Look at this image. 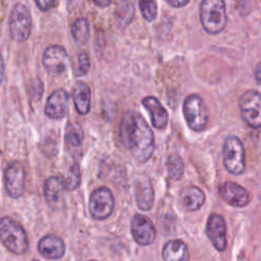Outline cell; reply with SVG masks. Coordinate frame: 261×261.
<instances>
[{
    "mask_svg": "<svg viewBox=\"0 0 261 261\" xmlns=\"http://www.w3.org/2000/svg\"><path fill=\"white\" fill-rule=\"evenodd\" d=\"M143 17L147 21H153L157 16V3L155 0H138Z\"/></svg>",
    "mask_w": 261,
    "mask_h": 261,
    "instance_id": "27",
    "label": "cell"
},
{
    "mask_svg": "<svg viewBox=\"0 0 261 261\" xmlns=\"http://www.w3.org/2000/svg\"><path fill=\"white\" fill-rule=\"evenodd\" d=\"M218 194L224 202L233 207H245L251 201L249 192L244 187L233 181L221 184L218 188Z\"/></svg>",
    "mask_w": 261,
    "mask_h": 261,
    "instance_id": "13",
    "label": "cell"
},
{
    "mask_svg": "<svg viewBox=\"0 0 261 261\" xmlns=\"http://www.w3.org/2000/svg\"><path fill=\"white\" fill-rule=\"evenodd\" d=\"M134 195L137 206L141 210L148 211L152 208L154 203V190L147 176L140 175L135 179Z\"/></svg>",
    "mask_w": 261,
    "mask_h": 261,
    "instance_id": "15",
    "label": "cell"
},
{
    "mask_svg": "<svg viewBox=\"0 0 261 261\" xmlns=\"http://www.w3.org/2000/svg\"><path fill=\"white\" fill-rule=\"evenodd\" d=\"M68 93L63 89L55 90L47 99L45 114L52 119L63 118L68 111Z\"/></svg>",
    "mask_w": 261,
    "mask_h": 261,
    "instance_id": "14",
    "label": "cell"
},
{
    "mask_svg": "<svg viewBox=\"0 0 261 261\" xmlns=\"http://www.w3.org/2000/svg\"><path fill=\"white\" fill-rule=\"evenodd\" d=\"M42 62L45 70L49 74L60 75L69 65V56L62 46L51 45L45 49Z\"/></svg>",
    "mask_w": 261,
    "mask_h": 261,
    "instance_id": "9",
    "label": "cell"
},
{
    "mask_svg": "<svg viewBox=\"0 0 261 261\" xmlns=\"http://www.w3.org/2000/svg\"><path fill=\"white\" fill-rule=\"evenodd\" d=\"M72 100L76 111L86 115L91 109V90L87 83L79 81L72 88Z\"/></svg>",
    "mask_w": 261,
    "mask_h": 261,
    "instance_id": "19",
    "label": "cell"
},
{
    "mask_svg": "<svg viewBox=\"0 0 261 261\" xmlns=\"http://www.w3.org/2000/svg\"><path fill=\"white\" fill-rule=\"evenodd\" d=\"M240 112L243 120L253 128L261 125V96L256 90H248L239 100Z\"/></svg>",
    "mask_w": 261,
    "mask_h": 261,
    "instance_id": "8",
    "label": "cell"
},
{
    "mask_svg": "<svg viewBox=\"0 0 261 261\" xmlns=\"http://www.w3.org/2000/svg\"><path fill=\"white\" fill-rule=\"evenodd\" d=\"M180 199L184 207L188 211H197L203 206L206 197L204 192L200 188L192 186L186 188L181 192Z\"/></svg>",
    "mask_w": 261,
    "mask_h": 261,
    "instance_id": "20",
    "label": "cell"
},
{
    "mask_svg": "<svg viewBox=\"0 0 261 261\" xmlns=\"http://www.w3.org/2000/svg\"><path fill=\"white\" fill-rule=\"evenodd\" d=\"M115 200L112 192L105 187L94 190L89 199V212L96 220L108 218L114 209Z\"/></svg>",
    "mask_w": 261,
    "mask_h": 261,
    "instance_id": "7",
    "label": "cell"
},
{
    "mask_svg": "<svg viewBox=\"0 0 261 261\" xmlns=\"http://www.w3.org/2000/svg\"><path fill=\"white\" fill-rule=\"evenodd\" d=\"M71 36L77 45H85L90 37V23L85 17L77 18L70 29Z\"/></svg>",
    "mask_w": 261,
    "mask_h": 261,
    "instance_id": "23",
    "label": "cell"
},
{
    "mask_svg": "<svg viewBox=\"0 0 261 261\" xmlns=\"http://www.w3.org/2000/svg\"><path fill=\"white\" fill-rule=\"evenodd\" d=\"M184 117L188 126L195 132H202L208 122V111L204 100L198 94L189 95L182 105Z\"/></svg>",
    "mask_w": 261,
    "mask_h": 261,
    "instance_id": "5",
    "label": "cell"
},
{
    "mask_svg": "<svg viewBox=\"0 0 261 261\" xmlns=\"http://www.w3.org/2000/svg\"><path fill=\"white\" fill-rule=\"evenodd\" d=\"M0 240L11 253L24 254L29 249V239L23 227L10 217L0 219Z\"/></svg>",
    "mask_w": 261,
    "mask_h": 261,
    "instance_id": "3",
    "label": "cell"
},
{
    "mask_svg": "<svg viewBox=\"0 0 261 261\" xmlns=\"http://www.w3.org/2000/svg\"><path fill=\"white\" fill-rule=\"evenodd\" d=\"M56 0H35L37 7L42 11H49L54 5Z\"/></svg>",
    "mask_w": 261,
    "mask_h": 261,
    "instance_id": "29",
    "label": "cell"
},
{
    "mask_svg": "<svg viewBox=\"0 0 261 261\" xmlns=\"http://www.w3.org/2000/svg\"><path fill=\"white\" fill-rule=\"evenodd\" d=\"M200 21L206 33L216 35L227 23L224 0H202L200 4Z\"/></svg>",
    "mask_w": 261,
    "mask_h": 261,
    "instance_id": "2",
    "label": "cell"
},
{
    "mask_svg": "<svg viewBox=\"0 0 261 261\" xmlns=\"http://www.w3.org/2000/svg\"><path fill=\"white\" fill-rule=\"evenodd\" d=\"M89 69H90V57L87 52L82 51L77 57V64L75 66V68L73 69L74 74L76 76L85 75V74H87Z\"/></svg>",
    "mask_w": 261,
    "mask_h": 261,
    "instance_id": "28",
    "label": "cell"
},
{
    "mask_svg": "<svg viewBox=\"0 0 261 261\" xmlns=\"http://www.w3.org/2000/svg\"><path fill=\"white\" fill-rule=\"evenodd\" d=\"M111 1H112V0H93V2H94L97 6L102 7V8L109 6L110 3H111Z\"/></svg>",
    "mask_w": 261,
    "mask_h": 261,
    "instance_id": "31",
    "label": "cell"
},
{
    "mask_svg": "<svg viewBox=\"0 0 261 261\" xmlns=\"http://www.w3.org/2000/svg\"><path fill=\"white\" fill-rule=\"evenodd\" d=\"M205 232L213 247L218 252H223L226 249V225L224 218L220 214L212 213L208 217Z\"/></svg>",
    "mask_w": 261,
    "mask_h": 261,
    "instance_id": "12",
    "label": "cell"
},
{
    "mask_svg": "<svg viewBox=\"0 0 261 261\" xmlns=\"http://www.w3.org/2000/svg\"><path fill=\"white\" fill-rule=\"evenodd\" d=\"M38 251L47 259H59L65 253V244L61 238L47 234L39 241Z\"/></svg>",
    "mask_w": 261,
    "mask_h": 261,
    "instance_id": "18",
    "label": "cell"
},
{
    "mask_svg": "<svg viewBox=\"0 0 261 261\" xmlns=\"http://www.w3.org/2000/svg\"><path fill=\"white\" fill-rule=\"evenodd\" d=\"M165 2L174 8H179L186 6L190 0H165Z\"/></svg>",
    "mask_w": 261,
    "mask_h": 261,
    "instance_id": "30",
    "label": "cell"
},
{
    "mask_svg": "<svg viewBox=\"0 0 261 261\" xmlns=\"http://www.w3.org/2000/svg\"><path fill=\"white\" fill-rule=\"evenodd\" d=\"M130 231L135 242L141 246L151 245L156 238L152 220L143 214H136L130 222Z\"/></svg>",
    "mask_w": 261,
    "mask_h": 261,
    "instance_id": "11",
    "label": "cell"
},
{
    "mask_svg": "<svg viewBox=\"0 0 261 261\" xmlns=\"http://www.w3.org/2000/svg\"><path fill=\"white\" fill-rule=\"evenodd\" d=\"M142 104L149 112L153 126L157 129H164L168 123V112L160 101L154 96H147L142 100Z\"/></svg>",
    "mask_w": 261,
    "mask_h": 261,
    "instance_id": "16",
    "label": "cell"
},
{
    "mask_svg": "<svg viewBox=\"0 0 261 261\" xmlns=\"http://www.w3.org/2000/svg\"><path fill=\"white\" fill-rule=\"evenodd\" d=\"M222 161L225 169L233 175H240L246 167V152L241 139L237 136H228L222 147Z\"/></svg>",
    "mask_w": 261,
    "mask_h": 261,
    "instance_id": "4",
    "label": "cell"
},
{
    "mask_svg": "<svg viewBox=\"0 0 261 261\" xmlns=\"http://www.w3.org/2000/svg\"><path fill=\"white\" fill-rule=\"evenodd\" d=\"M4 70H5V66H4V60H3V57L0 53V85L3 81V77H4Z\"/></svg>",
    "mask_w": 261,
    "mask_h": 261,
    "instance_id": "32",
    "label": "cell"
},
{
    "mask_svg": "<svg viewBox=\"0 0 261 261\" xmlns=\"http://www.w3.org/2000/svg\"><path fill=\"white\" fill-rule=\"evenodd\" d=\"M32 30V15L29 8L21 3L13 6L9 17V32L16 42L28 40Z\"/></svg>",
    "mask_w": 261,
    "mask_h": 261,
    "instance_id": "6",
    "label": "cell"
},
{
    "mask_svg": "<svg viewBox=\"0 0 261 261\" xmlns=\"http://www.w3.org/2000/svg\"><path fill=\"white\" fill-rule=\"evenodd\" d=\"M62 182H63L64 190H68V191L75 190L80 186V184H81V170H80V165L76 162L71 164L67 173L64 175V177L62 179Z\"/></svg>",
    "mask_w": 261,
    "mask_h": 261,
    "instance_id": "25",
    "label": "cell"
},
{
    "mask_svg": "<svg viewBox=\"0 0 261 261\" xmlns=\"http://www.w3.org/2000/svg\"><path fill=\"white\" fill-rule=\"evenodd\" d=\"M119 142L139 163L148 161L155 149L154 135L145 118L135 110H127L121 118Z\"/></svg>",
    "mask_w": 261,
    "mask_h": 261,
    "instance_id": "1",
    "label": "cell"
},
{
    "mask_svg": "<svg viewBox=\"0 0 261 261\" xmlns=\"http://www.w3.org/2000/svg\"><path fill=\"white\" fill-rule=\"evenodd\" d=\"M25 173L23 166L18 161L10 162L4 171V185L11 198H19L24 191Z\"/></svg>",
    "mask_w": 261,
    "mask_h": 261,
    "instance_id": "10",
    "label": "cell"
},
{
    "mask_svg": "<svg viewBox=\"0 0 261 261\" xmlns=\"http://www.w3.org/2000/svg\"><path fill=\"white\" fill-rule=\"evenodd\" d=\"M68 1H72V0H68Z\"/></svg>",
    "mask_w": 261,
    "mask_h": 261,
    "instance_id": "34",
    "label": "cell"
},
{
    "mask_svg": "<svg viewBox=\"0 0 261 261\" xmlns=\"http://www.w3.org/2000/svg\"><path fill=\"white\" fill-rule=\"evenodd\" d=\"M64 138H65V142L68 145L73 147H79L84 140V132L82 126L76 122L69 123L66 127Z\"/></svg>",
    "mask_w": 261,
    "mask_h": 261,
    "instance_id": "26",
    "label": "cell"
},
{
    "mask_svg": "<svg viewBox=\"0 0 261 261\" xmlns=\"http://www.w3.org/2000/svg\"><path fill=\"white\" fill-rule=\"evenodd\" d=\"M135 16V0H119L115 9V20L119 28L127 27Z\"/></svg>",
    "mask_w": 261,
    "mask_h": 261,
    "instance_id": "22",
    "label": "cell"
},
{
    "mask_svg": "<svg viewBox=\"0 0 261 261\" xmlns=\"http://www.w3.org/2000/svg\"><path fill=\"white\" fill-rule=\"evenodd\" d=\"M254 73H255V79H256V83L259 85L260 84V63H258L256 66H255V69H254Z\"/></svg>",
    "mask_w": 261,
    "mask_h": 261,
    "instance_id": "33",
    "label": "cell"
},
{
    "mask_svg": "<svg viewBox=\"0 0 261 261\" xmlns=\"http://www.w3.org/2000/svg\"><path fill=\"white\" fill-rule=\"evenodd\" d=\"M162 258L165 261H180L189 258L187 245L180 240L168 241L162 249Z\"/></svg>",
    "mask_w": 261,
    "mask_h": 261,
    "instance_id": "21",
    "label": "cell"
},
{
    "mask_svg": "<svg viewBox=\"0 0 261 261\" xmlns=\"http://www.w3.org/2000/svg\"><path fill=\"white\" fill-rule=\"evenodd\" d=\"M63 182L58 176H50L44 182V196L47 204L54 210L60 209L63 204Z\"/></svg>",
    "mask_w": 261,
    "mask_h": 261,
    "instance_id": "17",
    "label": "cell"
},
{
    "mask_svg": "<svg viewBox=\"0 0 261 261\" xmlns=\"http://www.w3.org/2000/svg\"><path fill=\"white\" fill-rule=\"evenodd\" d=\"M168 175L173 180H179L185 171L182 159L177 154H172L167 159Z\"/></svg>",
    "mask_w": 261,
    "mask_h": 261,
    "instance_id": "24",
    "label": "cell"
}]
</instances>
